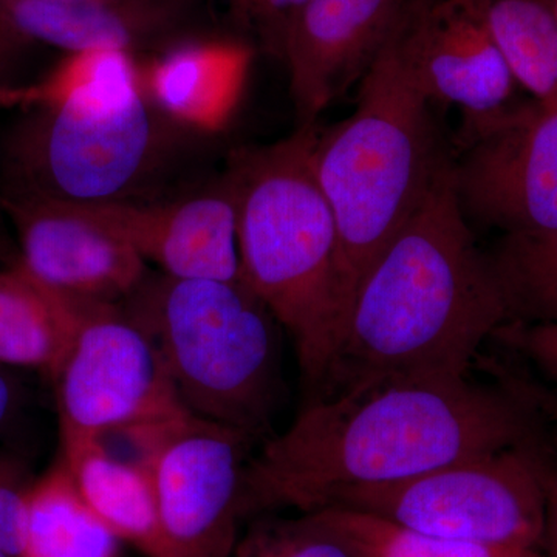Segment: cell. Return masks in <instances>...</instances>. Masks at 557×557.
I'll use <instances>...</instances> for the list:
<instances>
[{"label":"cell","mask_w":557,"mask_h":557,"mask_svg":"<svg viewBox=\"0 0 557 557\" xmlns=\"http://www.w3.org/2000/svg\"><path fill=\"white\" fill-rule=\"evenodd\" d=\"M530 401L511 381L394 383L307 399L282 434L248 458L242 519L335 507L348 491L392 485L434 469L525 445Z\"/></svg>","instance_id":"6da1fadb"},{"label":"cell","mask_w":557,"mask_h":557,"mask_svg":"<svg viewBox=\"0 0 557 557\" xmlns=\"http://www.w3.org/2000/svg\"><path fill=\"white\" fill-rule=\"evenodd\" d=\"M508 322L487 252L453 185V159L357 289L313 398L394 383L469 379L483 343Z\"/></svg>","instance_id":"7a4b0ae2"},{"label":"cell","mask_w":557,"mask_h":557,"mask_svg":"<svg viewBox=\"0 0 557 557\" xmlns=\"http://www.w3.org/2000/svg\"><path fill=\"white\" fill-rule=\"evenodd\" d=\"M319 126L230 153L240 281L295 344L309 397L324 383L343 329L338 228L313 164Z\"/></svg>","instance_id":"3957f363"},{"label":"cell","mask_w":557,"mask_h":557,"mask_svg":"<svg viewBox=\"0 0 557 557\" xmlns=\"http://www.w3.org/2000/svg\"><path fill=\"white\" fill-rule=\"evenodd\" d=\"M406 5L359 81L357 108L314 143V171L338 228L343 329L366 273L450 161L406 51Z\"/></svg>","instance_id":"277c9868"},{"label":"cell","mask_w":557,"mask_h":557,"mask_svg":"<svg viewBox=\"0 0 557 557\" xmlns=\"http://www.w3.org/2000/svg\"><path fill=\"white\" fill-rule=\"evenodd\" d=\"M123 306L149 333L193 416L270 438L281 392L277 321L242 281L146 278Z\"/></svg>","instance_id":"5b68a950"},{"label":"cell","mask_w":557,"mask_h":557,"mask_svg":"<svg viewBox=\"0 0 557 557\" xmlns=\"http://www.w3.org/2000/svg\"><path fill=\"white\" fill-rule=\"evenodd\" d=\"M183 131L143 89L97 104L32 110L7 146L5 189L78 205L146 200Z\"/></svg>","instance_id":"8992f818"},{"label":"cell","mask_w":557,"mask_h":557,"mask_svg":"<svg viewBox=\"0 0 557 557\" xmlns=\"http://www.w3.org/2000/svg\"><path fill=\"white\" fill-rule=\"evenodd\" d=\"M555 478L533 443H525L405 482L348 491L333 508L432 537L537 548L545 544Z\"/></svg>","instance_id":"52a82bcc"},{"label":"cell","mask_w":557,"mask_h":557,"mask_svg":"<svg viewBox=\"0 0 557 557\" xmlns=\"http://www.w3.org/2000/svg\"><path fill=\"white\" fill-rule=\"evenodd\" d=\"M148 469L168 557H233L252 440L190 412L119 432Z\"/></svg>","instance_id":"ba28073f"},{"label":"cell","mask_w":557,"mask_h":557,"mask_svg":"<svg viewBox=\"0 0 557 557\" xmlns=\"http://www.w3.org/2000/svg\"><path fill=\"white\" fill-rule=\"evenodd\" d=\"M51 383L60 431L108 437L189 412L123 302L81 299L78 327Z\"/></svg>","instance_id":"9c48e42d"},{"label":"cell","mask_w":557,"mask_h":557,"mask_svg":"<svg viewBox=\"0 0 557 557\" xmlns=\"http://www.w3.org/2000/svg\"><path fill=\"white\" fill-rule=\"evenodd\" d=\"M453 185L468 222L504 236L557 231V101L463 123Z\"/></svg>","instance_id":"30bf717a"},{"label":"cell","mask_w":557,"mask_h":557,"mask_svg":"<svg viewBox=\"0 0 557 557\" xmlns=\"http://www.w3.org/2000/svg\"><path fill=\"white\" fill-rule=\"evenodd\" d=\"M0 209L16 233L17 262L47 287L120 304L149 277L134 248L72 205L5 189Z\"/></svg>","instance_id":"8fae6325"},{"label":"cell","mask_w":557,"mask_h":557,"mask_svg":"<svg viewBox=\"0 0 557 557\" xmlns=\"http://www.w3.org/2000/svg\"><path fill=\"white\" fill-rule=\"evenodd\" d=\"M69 205L112 231L164 276L240 281L236 208L223 182L175 200Z\"/></svg>","instance_id":"7c38bea8"},{"label":"cell","mask_w":557,"mask_h":557,"mask_svg":"<svg viewBox=\"0 0 557 557\" xmlns=\"http://www.w3.org/2000/svg\"><path fill=\"white\" fill-rule=\"evenodd\" d=\"M405 42L413 76L431 104L458 106L463 123L511 106L518 83L463 0H408Z\"/></svg>","instance_id":"4fadbf2b"},{"label":"cell","mask_w":557,"mask_h":557,"mask_svg":"<svg viewBox=\"0 0 557 557\" xmlns=\"http://www.w3.org/2000/svg\"><path fill=\"white\" fill-rule=\"evenodd\" d=\"M405 0H309L289 28L284 62L296 127L314 126L330 102L372 67Z\"/></svg>","instance_id":"5bb4252c"},{"label":"cell","mask_w":557,"mask_h":557,"mask_svg":"<svg viewBox=\"0 0 557 557\" xmlns=\"http://www.w3.org/2000/svg\"><path fill=\"white\" fill-rule=\"evenodd\" d=\"M203 0H0V24L22 42L65 53L87 49L157 54L180 36ZM149 54V57H150Z\"/></svg>","instance_id":"9a60e30c"},{"label":"cell","mask_w":557,"mask_h":557,"mask_svg":"<svg viewBox=\"0 0 557 557\" xmlns=\"http://www.w3.org/2000/svg\"><path fill=\"white\" fill-rule=\"evenodd\" d=\"M255 49L239 39H186L139 61L146 97L196 135L222 134L234 119Z\"/></svg>","instance_id":"2e32d148"},{"label":"cell","mask_w":557,"mask_h":557,"mask_svg":"<svg viewBox=\"0 0 557 557\" xmlns=\"http://www.w3.org/2000/svg\"><path fill=\"white\" fill-rule=\"evenodd\" d=\"M60 457L83 500L121 542L145 557H168L156 491L141 461L120 456L106 440L60 431Z\"/></svg>","instance_id":"e0dca14e"},{"label":"cell","mask_w":557,"mask_h":557,"mask_svg":"<svg viewBox=\"0 0 557 557\" xmlns=\"http://www.w3.org/2000/svg\"><path fill=\"white\" fill-rule=\"evenodd\" d=\"M81 299L47 287L17 259L0 267V368L50 381L78 327Z\"/></svg>","instance_id":"ac0fdd59"},{"label":"cell","mask_w":557,"mask_h":557,"mask_svg":"<svg viewBox=\"0 0 557 557\" xmlns=\"http://www.w3.org/2000/svg\"><path fill=\"white\" fill-rule=\"evenodd\" d=\"M120 544L83 500L58 456L28 494L20 557H119Z\"/></svg>","instance_id":"d6986e66"},{"label":"cell","mask_w":557,"mask_h":557,"mask_svg":"<svg viewBox=\"0 0 557 557\" xmlns=\"http://www.w3.org/2000/svg\"><path fill=\"white\" fill-rule=\"evenodd\" d=\"M485 25L518 86L557 101V24L547 0H463Z\"/></svg>","instance_id":"ffe728a7"},{"label":"cell","mask_w":557,"mask_h":557,"mask_svg":"<svg viewBox=\"0 0 557 557\" xmlns=\"http://www.w3.org/2000/svg\"><path fill=\"white\" fill-rule=\"evenodd\" d=\"M141 90L139 58L123 50L72 51L42 78L0 91V108L42 110L120 100Z\"/></svg>","instance_id":"44dd1931"},{"label":"cell","mask_w":557,"mask_h":557,"mask_svg":"<svg viewBox=\"0 0 557 557\" xmlns=\"http://www.w3.org/2000/svg\"><path fill=\"white\" fill-rule=\"evenodd\" d=\"M487 256L507 302L508 322H557V231L502 236Z\"/></svg>","instance_id":"7402d4cb"},{"label":"cell","mask_w":557,"mask_h":557,"mask_svg":"<svg viewBox=\"0 0 557 557\" xmlns=\"http://www.w3.org/2000/svg\"><path fill=\"white\" fill-rule=\"evenodd\" d=\"M318 512L361 557H547L537 548L426 536L354 509Z\"/></svg>","instance_id":"603a6c76"},{"label":"cell","mask_w":557,"mask_h":557,"mask_svg":"<svg viewBox=\"0 0 557 557\" xmlns=\"http://www.w3.org/2000/svg\"><path fill=\"white\" fill-rule=\"evenodd\" d=\"M233 557H361L338 531L314 512L267 519L237 542Z\"/></svg>","instance_id":"cb8c5ba5"},{"label":"cell","mask_w":557,"mask_h":557,"mask_svg":"<svg viewBox=\"0 0 557 557\" xmlns=\"http://www.w3.org/2000/svg\"><path fill=\"white\" fill-rule=\"evenodd\" d=\"M234 24L256 40L259 49L284 60L293 22L309 0H223Z\"/></svg>","instance_id":"d4e9b609"},{"label":"cell","mask_w":557,"mask_h":557,"mask_svg":"<svg viewBox=\"0 0 557 557\" xmlns=\"http://www.w3.org/2000/svg\"><path fill=\"white\" fill-rule=\"evenodd\" d=\"M36 475L27 461L0 449V549L20 557L25 507Z\"/></svg>","instance_id":"484cf974"},{"label":"cell","mask_w":557,"mask_h":557,"mask_svg":"<svg viewBox=\"0 0 557 557\" xmlns=\"http://www.w3.org/2000/svg\"><path fill=\"white\" fill-rule=\"evenodd\" d=\"M505 343L536 364L557 386V322L555 324H519L508 322L496 333Z\"/></svg>","instance_id":"4316f807"},{"label":"cell","mask_w":557,"mask_h":557,"mask_svg":"<svg viewBox=\"0 0 557 557\" xmlns=\"http://www.w3.org/2000/svg\"><path fill=\"white\" fill-rule=\"evenodd\" d=\"M27 46L0 24V91L21 86L22 53Z\"/></svg>","instance_id":"83f0119b"},{"label":"cell","mask_w":557,"mask_h":557,"mask_svg":"<svg viewBox=\"0 0 557 557\" xmlns=\"http://www.w3.org/2000/svg\"><path fill=\"white\" fill-rule=\"evenodd\" d=\"M25 394L14 370L0 368V434L16 421L24 409Z\"/></svg>","instance_id":"f1b7e54d"},{"label":"cell","mask_w":557,"mask_h":557,"mask_svg":"<svg viewBox=\"0 0 557 557\" xmlns=\"http://www.w3.org/2000/svg\"><path fill=\"white\" fill-rule=\"evenodd\" d=\"M511 383L516 384V386L519 387V391L522 392L531 403H533L534 408H539L544 410V412H547L548 417L555 421L557 426V394H555V392L533 386V384L519 383V381H511Z\"/></svg>","instance_id":"f546056e"},{"label":"cell","mask_w":557,"mask_h":557,"mask_svg":"<svg viewBox=\"0 0 557 557\" xmlns=\"http://www.w3.org/2000/svg\"><path fill=\"white\" fill-rule=\"evenodd\" d=\"M545 544L548 545L549 552L557 553V475L549 490Z\"/></svg>","instance_id":"4dcf8cb0"},{"label":"cell","mask_w":557,"mask_h":557,"mask_svg":"<svg viewBox=\"0 0 557 557\" xmlns=\"http://www.w3.org/2000/svg\"><path fill=\"white\" fill-rule=\"evenodd\" d=\"M549 9L553 11V16H555L557 24V0H547Z\"/></svg>","instance_id":"1f68e13d"},{"label":"cell","mask_w":557,"mask_h":557,"mask_svg":"<svg viewBox=\"0 0 557 557\" xmlns=\"http://www.w3.org/2000/svg\"><path fill=\"white\" fill-rule=\"evenodd\" d=\"M9 262H11V260H9ZM9 262H7V260L3 259L2 248H0V267L7 265V263Z\"/></svg>","instance_id":"d6a6232c"},{"label":"cell","mask_w":557,"mask_h":557,"mask_svg":"<svg viewBox=\"0 0 557 557\" xmlns=\"http://www.w3.org/2000/svg\"><path fill=\"white\" fill-rule=\"evenodd\" d=\"M0 557H14L11 556L10 553L3 552V549H0Z\"/></svg>","instance_id":"836d02e7"},{"label":"cell","mask_w":557,"mask_h":557,"mask_svg":"<svg viewBox=\"0 0 557 557\" xmlns=\"http://www.w3.org/2000/svg\"><path fill=\"white\" fill-rule=\"evenodd\" d=\"M549 557H557V553H555V552H549Z\"/></svg>","instance_id":"e575fe53"}]
</instances>
